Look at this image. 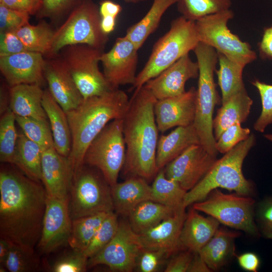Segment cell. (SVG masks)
Segmentation results:
<instances>
[{
    "instance_id": "6da1fadb",
    "label": "cell",
    "mask_w": 272,
    "mask_h": 272,
    "mask_svg": "<svg viewBox=\"0 0 272 272\" xmlns=\"http://www.w3.org/2000/svg\"><path fill=\"white\" fill-rule=\"evenodd\" d=\"M47 194L21 171L0 172V236L32 249L40 239Z\"/></svg>"
},
{
    "instance_id": "7a4b0ae2",
    "label": "cell",
    "mask_w": 272,
    "mask_h": 272,
    "mask_svg": "<svg viewBox=\"0 0 272 272\" xmlns=\"http://www.w3.org/2000/svg\"><path fill=\"white\" fill-rule=\"evenodd\" d=\"M157 101L143 86L134 91L123 118L126 146L124 173L147 181L154 179L159 171L156 163L159 130L154 113Z\"/></svg>"
},
{
    "instance_id": "3957f363",
    "label": "cell",
    "mask_w": 272,
    "mask_h": 272,
    "mask_svg": "<svg viewBox=\"0 0 272 272\" xmlns=\"http://www.w3.org/2000/svg\"><path fill=\"white\" fill-rule=\"evenodd\" d=\"M126 93L119 89L84 99L76 108L66 112L72 135L68 158L73 177L83 166L86 151L110 121L123 118L129 105Z\"/></svg>"
},
{
    "instance_id": "277c9868",
    "label": "cell",
    "mask_w": 272,
    "mask_h": 272,
    "mask_svg": "<svg viewBox=\"0 0 272 272\" xmlns=\"http://www.w3.org/2000/svg\"><path fill=\"white\" fill-rule=\"evenodd\" d=\"M251 133L220 159L217 160L206 175L192 189L187 191L183 200L186 208L205 199L213 190L222 188L247 195L252 190L251 183L242 172L244 160L255 144Z\"/></svg>"
},
{
    "instance_id": "5b68a950",
    "label": "cell",
    "mask_w": 272,
    "mask_h": 272,
    "mask_svg": "<svg viewBox=\"0 0 272 272\" xmlns=\"http://www.w3.org/2000/svg\"><path fill=\"white\" fill-rule=\"evenodd\" d=\"M198 65V86L196 89V111L193 122L200 145L211 154L217 156L216 140L213 121L215 106L220 98L214 81V72L218 62L217 50L199 42L193 50Z\"/></svg>"
},
{
    "instance_id": "8992f818",
    "label": "cell",
    "mask_w": 272,
    "mask_h": 272,
    "mask_svg": "<svg viewBox=\"0 0 272 272\" xmlns=\"http://www.w3.org/2000/svg\"><path fill=\"white\" fill-rule=\"evenodd\" d=\"M198 43L195 21L182 16L173 20L169 31L154 44L148 61L137 75L133 85L135 91L193 50Z\"/></svg>"
},
{
    "instance_id": "52a82bcc",
    "label": "cell",
    "mask_w": 272,
    "mask_h": 272,
    "mask_svg": "<svg viewBox=\"0 0 272 272\" xmlns=\"http://www.w3.org/2000/svg\"><path fill=\"white\" fill-rule=\"evenodd\" d=\"M101 19L99 7L91 0H83L54 30L48 55L54 56L64 47L78 44L102 50L108 37L101 29Z\"/></svg>"
},
{
    "instance_id": "ba28073f",
    "label": "cell",
    "mask_w": 272,
    "mask_h": 272,
    "mask_svg": "<svg viewBox=\"0 0 272 272\" xmlns=\"http://www.w3.org/2000/svg\"><path fill=\"white\" fill-rule=\"evenodd\" d=\"M72 220L113 212L111 186L96 168L84 164L74 176L69 197Z\"/></svg>"
},
{
    "instance_id": "9c48e42d",
    "label": "cell",
    "mask_w": 272,
    "mask_h": 272,
    "mask_svg": "<svg viewBox=\"0 0 272 272\" xmlns=\"http://www.w3.org/2000/svg\"><path fill=\"white\" fill-rule=\"evenodd\" d=\"M125 155L123 118L117 119L108 123L88 146L84 164L98 169L111 187L117 183Z\"/></svg>"
},
{
    "instance_id": "30bf717a",
    "label": "cell",
    "mask_w": 272,
    "mask_h": 272,
    "mask_svg": "<svg viewBox=\"0 0 272 272\" xmlns=\"http://www.w3.org/2000/svg\"><path fill=\"white\" fill-rule=\"evenodd\" d=\"M230 10L203 17L195 21L199 42L215 49L230 60L246 66L256 59V54L249 43L242 41L228 29L233 19Z\"/></svg>"
},
{
    "instance_id": "8fae6325",
    "label": "cell",
    "mask_w": 272,
    "mask_h": 272,
    "mask_svg": "<svg viewBox=\"0 0 272 272\" xmlns=\"http://www.w3.org/2000/svg\"><path fill=\"white\" fill-rule=\"evenodd\" d=\"M61 50L60 58L71 74L84 99L112 90L99 67L102 50L78 44L67 46Z\"/></svg>"
},
{
    "instance_id": "7c38bea8",
    "label": "cell",
    "mask_w": 272,
    "mask_h": 272,
    "mask_svg": "<svg viewBox=\"0 0 272 272\" xmlns=\"http://www.w3.org/2000/svg\"><path fill=\"white\" fill-rule=\"evenodd\" d=\"M246 195L224 193L217 188L192 208L211 216L219 223L251 235L258 233L254 220L255 201Z\"/></svg>"
},
{
    "instance_id": "4fadbf2b",
    "label": "cell",
    "mask_w": 272,
    "mask_h": 272,
    "mask_svg": "<svg viewBox=\"0 0 272 272\" xmlns=\"http://www.w3.org/2000/svg\"><path fill=\"white\" fill-rule=\"evenodd\" d=\"M143 248L138 235L128 222H119L118 230L112 240L96 254L88 259V267L99 264L114 271H132Z\"/></svg>"
},
{
    "instance_id": "5bb4252c",
    "label": "cell",
    "mask_w": 272,
    "mask_h": 272,
    "mask_svg": "<svg viewBox=\"0 0 272 272\" xmlns=\"http://www.w3.org/2000/svg\"><path fill=\"white\" fill-rule=\"evenodd\" d=\"M138 51L124 36L118 37L112 48L102 53L103 73L112 90L122 85H134L137 76Z\"/></svg>"
},
{
    "instance_id": "9a60e30c",
    "label": "cell",
    "mask_w": 272,
    "mask_h": 272,
    "mask_svg": "<svg viewBox=\"0 0 272 272\" xmlns=\"http://www.w3.org/2000/svg\"><path fill=\"white\" fill-rule=\"evenodd\" d=\"M217 160V156L201 145H193L167 164L164 172L167 178L177 181L188 191L206 175Z\"/></svg>"
},
{
    "instance_id": "2e32d148",
    "label": "cell",
    "mask_w": 272,
    "mask_h": 272,
    "mask_svg": "<svg viewBox=\"0 0 272 272\" xmlns=\"http://www.w3.org/2000/svg\"><path fill=\"white\" fill-rule=\"evenodd\" d=\"M69 205V199L47 195L41 235L37 245L42 252L49 253L68 243L72 223Z\"/></svg>"
},
{
    "instance_id": "e0dca14e",
    "label": "cell",
    "mask_w": 272,
    "mask_h": 272,
    "mask_svg": "<svg viewBox=\"0 0 272 272\" xmlns=\"http://www.w3.org/2000/svg\"><path fill=\"white\" fill-rule=\"evenodd\" d=\"M196 101V89L193 87L180 95L157 100L154 113L159 131L193 124Z\"/></svg>"
},
{
    "instance_id": "ac0fdd59",
    "label": "cell",
    "mask_w": 272,
    "mask_h": 272,
    "mask_svg": "<svg viewBox=\"0 0 272 272\" xmlns=\"http://www.w3.org/2000/svg\"><path fill=\"white\" fill-rule=\"evenodd\" d=\"M197 61L190 58L189 53L166 69L144 86L148 88L157 100L173 97L184 93L186 82L198 77Z\"/></svg>"
},
{
    "instance_id": "d6986e66",
    "label": "cell",
    "mask_w": 272,
    "mask_h": 272,
    "mask_svg": "<svg viewBox=\"0 0 272 272\" xmlns=\"http://www.w3.org/2000/svg\"><path fill=\"white\" fill-rule=\"evenodd\" d=\"M45 60L42 54L30 51L0 56V70L10 87L20 84L41 86L45 79Z\"/></svg>"
},
{
    "instance_id": "ffe728a7",
    "label": "cell",
    "mask_w": 272,
    "mask_h": 272,
    "mask_svg": "<svg viewBox=\"0 0 272 272\" xmlns=\"http://www.w3.org/2000/svg\"><path fill=\"white\" fill-rule=\"evenodd\" d=\"M182 207L159 224L138 234L143 249L161 251L168 257L180 251L179 238L186 214Z\"/></svg>"
},
{
    "instance_id": "44dd1931",
    "label": "cell",
    "mask_w": 272,
    "mask_h": 272,
    "mask_svg": "<svg viewBox=\"0 0 272 272\" xmlns=\"http://www.w3.org/2000/svg\"><path fill=\"white\" fill-rule=\"evenodd\" d=\"M44 76L49 91L65 112L76 108L83 102L82 95L60 58L45 60Z\"/></svg>"
},
{
    "instance_id": "7402d4cb",
    "label": "cell",
    "mask_w": 272,
    "mask_h": 272,
    "mask_svg": "<svg viewBox=\"0 0 272 272\" xmlns=\"http://www.w3.org/2000/svg\"><path fill=\"white\" fill-rule=\"evenodd\" d=\"M73 173L67 157L54 147L43 151L41 181L49 196L69 199Z\"/></svg>"
},
{
    "instance_id": "603a6c76",
    "label": "cell",
    "mask_w": 272,
    "mask_h": 272,
    "mask_svg": "<svg viewBox=\"0 0 272 272\" xmlns=\"http://www.w3.org/2000/svg\"><path fill=\"white\" fill-rule=\"evenodd\" d=\"M220 223L214 218L205 217L193 208L186 214L179 238L181 250L198 253L218 229Z\"/></svg>"
},
{
    "instance_id": "cb8c5ba5",
    "label": "cell",
    "mask_w": 272,
    "mask_h": 272,
    "mask_svg": "<svg viewBox=\"0 0 272 272\" xmlns=\"http://www.w3.org/2000/svg\"><path fill=\"white\" fill-rule=\"evenodd\" d=\"M114 210L117 214L128 216L140 203L152 200V188L148 181L139 176H130L111 187Z\"/></svg>"
},
{
    "instance_id": "d4e9b609",
    "label": "cell",
    "mask_w": 272,
    "mask_h": 272,
    "mask_svg": "<svg viewBox=\"0 0 272 272\" xmlns=\"http://www.w3.org/2000/svg\"><path fill=\"white\" fill-rule=\"evenodd\" d=\"M44 91L37 84H20L10 87L9 107L16 116L48 120L42 106Z\"/></svg>"
},
{
    "instance_id": "484cf974",
    "label": "cell",
    "mask_w": 272,
    "mask_h": 272,
    "mask_svg": "<svg viewBox=\"0 0 272 272\" xmlns=\"http://www.w3.org/2000/svg\"><path fill=\"white\" fill-rule=\"evenodd\" d=\"M200 144V139L193 124L176 127L158 140L156 163L160 170L182 154L190 146Z\"/></svg>"
},
{
    "instance_id": "4316f807",
    "label": "cell",
    "mask_w": 272,
    "mask_h": 272,
    "mask_svg": "<svg viewBox=\"0 0 272 272\" xmlns=\"http://www.w3.org/2000/svg\"><path fill=\"white\" fill-rule=\"evenodd\" d=\"M42 103L51 128L54 147L59 154L68 157L71 150L72 135L66 112L48 89L44 91Z\"/></svg>"
},
{
    "instance_id": "83f0119b",
    "label": "cell",
    "mask_w": 272,
    "mask_h": 272,
    "mask_svg": "<svg viewBox=\"0 0 272 272\" xmlns=\"http://www.w3.org/2000/svg\"><path fill=\"white\" fill-rule=\"evenodd\" d=\"M253 101L244 89L231 97L218 110L213 121L214 134L216 140L222 133L232 125L246 121Z\"/></svg>"
},
{
    "instance_id": "f1b7e54d",
    "label": "cell",
    "mask_w": 272,
    "mask_h": 272,
    "mask_svg": "<svg viewBox=\"0 0 272 272\" xmlns=\"http://www.w3.org/2000/svg\"><path fill=\"white\" fill-rule=\"evenodd\" d=\"M239 232L219 229L198 254L213 271L226 264L235 255V239Z\"/></svg>"
},
{
    "instance_id": "f546056e",
    "label": "cell",
    "mask_w": 272,
    "mask_h": 272,
    "mask_svg": "<svg viewBox=\"0 0 272 272\" xmlns=\"http://www.w3.org/2000/svg\"><path fill=\"white\" fill-rule=\"evenodd\" d=\"M179 0H154L147 14L139 22L129 27L125 36L139 49L158 27L166 11Z\"/></svg>"
},
{
    "instance_id": "4dcf8cb0",
    "label": "cell",
    "mask_w": 272,
    "mask_h": 272,
    "mask_svg": "<svg viewBox=\"0 0 272 272\" xmlns=\"http://www.w3.org/2000/svg\"><path fill=\"white\" fill-rule=\"evenodd\" d=\"M177 209L147 200L140 203L130 213L128 222L132 230L140 234L159 224Z\"/></svg>"
},
{
    "instance_id": "1f68e13d",
    "label": "cell",
    "mask_w": 272,
    "mask_h": 272,
    "mask_svg": "<svg viewBox=\"0 0 272 272\" xmlns=\"http://www.w3.org/2000/svg\"><path fill=\"white\" fill-rule=\"evenodd\" d=\"M42 152L37 144L21 132L18 134L13 165L28 177L39 182L41 181Z\"/></svg>"
},
{
    "instance_id": "d6a6232c",
    "label": "cell",
    "mask_w": 272,
    "mask_h": 272,
    "mask_svg": "<svg viewBox=\"0 0 272 272\" xmlns=\"http://www.w3.org/2000/svg\"><path fill=\"white\" fill-rule=\"evenodd\" d=\"M218 52L219 69L216 70L223 103L233 95L245 89L242 73L245 66L233 61Z\"/></svg>"
},
{
    "instance_id": "836d02e7",
    "label": "cell",
    "mask_w": 272,
    "mask_h": 272,
    "mask_svg": "<svg viewBox=\"0 0 272 272\" xmlns=\"http://www.w3.org/2000/svg\"><path fill=\"white\" fill-rule=\"evenodd\" d=\"M151 188L152 200L175 210L184 207L187 191L177 181L167 178L163 169L154 178Z\"/></svg>"
},
{
    "instance_id": "e575fe53",
    "label": "cell",
    "mask_w": 272,
    "mask_h": 272,
    "mask_svg": "<svg viewBox=\"0 0 272 272\" xmlns=\"http://www.w3.org/2000/svg\"><path fill=\"white\" fill-rule=\"evenodd\" d=\"M15 32L28 51L49 55L54 31L46 22L35 25L28 23Z\"/></svg>"
},
{
    "instance_id": "d590c367",
    "label": "cell",
    "mask_w": 272,
    "mask_h": 272,
    "mask_svg": "<svg viewBox=\"0 0 272 272\" xmlns=\"http://www.w3.org/2000/svg\"><path fill=\"white\" fill-rule=\"evenodd\" d=\"M109 213H101L72 220L68 244L72 249L85 252L97 230Z\"/></svg>"
},
{
    "instance_id": "8d00e7d4",
    "label": "cell",
    "mask_w": 272,
    "mask_h": 272,
    "mask_svg": "<svg viewBox=\"0 0 272 272\" xmlns=\"http://www.w3.org/2000/svg\"><path fill=\"white\" fill-rule=\"evenodd\" d=\"M178 11L186 19L195 21L207 15L230 9L231 0H179Z\"/></svg>"
},
{
    "instance_id": "74e56055",
    "label": "cell",
    "mask_w": 272,
    "mask_h": 272,
    "mask_svg": "<svg viewBox=\"0 0 272 272\" xmlns=\"http://www.w3.org/2000/svg\"><path fill=\"white\" fill-rule=\"evenodd\" d=\"M16 116L9 108L0 120V161L14 164L18 133L15 127Z\"/></svg>"
},
{
    "instance_id": "f35d334b",
    "label": "cell",
    "mask_w": 272,
    "mask_h": 272,
    "mask_svg": "<svg viewBox=\"0 0 272 272\" xmlns=\"http://www.w3.org/2000/svg\"><path fill=\"white\" fill-rule=\"evenodd\" d=\"M16 121L26 137L37 144L42 151L54 147L52 134L48 120L16 116Z\"/></svg>"
},
{
    "instance_id": "ab89813d",
    "label": "cell",
    "mask_w": 272,
    "mask_h": 272,
    "mask_svg": "<svg viewBox=\"0 0 272 272\" xmlns=\"http://www.w3.org/2000/svg\"><path fill=\"white\" fill-rule=\"evenodd\" d=\"M38 258L32 249L11 242L5 266L11 272H29L39 266Z\"/></svg>"
},
{
    "instance_id": "60d3db41",
    "label": "cell",
    "mask_w": 272,
    "mask_h": 272,
    "mask_svg": "<svg viewBox=\"0 0 272 272\" xmlns=\"http://www.w3.org/2000/svg\"><path fill=\"white\" fill-rule=\"evenodd\" d=\"M119 221L117 214L109 213L104 220L84 253L89 258L102 249L115 235Z\"/></svg>"
},
{
    "instance_id": "b9f144b4",
    "label": "cell",
    "mask_w": 272,
    "mask_h": 272,
    "mask_svg": "<svg viewBox=\"0 0 272 272\" xmlns=\"http://www.w3.org/2000/svg\"><path fill=\"white\" fill-rule=\"evenodd\" d=\"M251 83L259 93L262 105L261 113L255 122L253 127L255 130L263 132L266 127L272 123V85L258 80Z\"/></svg>"
},
{
    "instance_id": "7bdbcfd3",
    "label": "cell",
    "mask_w": 272,
    "mask_h": 272,
    "mask_svg": "<svg viewBox=\"0 0 272 272\" xmlns=\"http://www.w3.org/2000/svg\"><path fill=\"white\" fill-rule=\"evenodd\" d=\"M236 123L226 129L216 140V148L218 152L225 154L250 134V129Z\"/></svg>"
},
{
    "instance_id": "ee69618b",
    "label": "cell",
    "mask_w": 272,
    "mask_h": 272,
    "mask_svg": "<svg viewBox=\"0 0 272 272\" xmlns=\"http://www.w3.org/2000/svg\"><path fill=\"white\" fill-rule=\"evenodd\" d=\"M73 250L58 259L52 266L54 272H84L88 267V258L84 252Z\"/></svg>"
},
{
    "instance_id": "f6af8a7d",
    "label": "cell",
    "mask_w": 272,
    "mask_h": 272,
    "mask_svg": "<svg viewBox=\"0 0 272 272\" xmlns=\"http://www.w3.org/2000/svg\"><path fill=\"white\" fill-rule=\"evenodd\" d=\"M30 14L0 5V32L16 31L29 23Z\"/></svg>"
},
{
    "instance_id": "bcb514c9",
    "label": "cell",
    "mask_w": 272,
    "mask_h": 272,
    "mask_svg": "<svg viewBox=\"0 0 272 272\" xmlns=\"http://www.w3.org/2000/svg\"><path fill=\"white\" fill-rule=\"evenodd\" d=\"M83 0H42L36 15L39 18L55 19L75 8Z\"/></svg>"
},
{
    "instance_id": "7dc6e473",
    "label": "cell",
    "mask_w": 272,
    "mask_h": 272,
    "mask_svg": "<svg viewBox=\"0 0 272 272\" xmlns=\"http://www.w3.org/2000/svg\"><path fill=\"white\" fill-rule=\"evenodd\" d=\"M0 34V56L28 51L16 32L7 31Z\"/></svg>"
},
{
    "instance_id": "c3c4849f",
    "label": "cell",
    "mask_w": 272,
    "mask_h": 272,
    "mask_svg": "<svg viewBox=\"0 0 272 272\" xmlns=\"http://www.w3.org/2000/svg\"><path fill=\"white\" fill-rule=\"evenodd\" d=\"M167 256L162 251L143 249L139 257L137 265L142 272H155L164 258Z\"/></svg>"
},
{
    "instance_id": "681fc988",
    "label": "cell",
    "mask_w": 272,
    "mask_h": 272,
    "mask_svg": "<svg viewBox=\"0 0 272 272\" xmlns=\"http://www.w3.org/2000/svg\"><path fill=\"white\" fill-rule=\"evenodd\" d=\"M257 218L263 234L267 238H272V197L259 203Z\"/></svg>"
},
{
    "instance_id": "f907efd6",
    "label": "cell",
    "mask_w": 272,
    "mask_h": 272,
    "mask_svg": "<svg viewBox=\"0 0 272 272\" xmlns=\"http://www.w3.org/2000/svg\"><path fill=\"white\" fill-rule=\"evenodd\" d=\"M194 253L187 250L174 254L168 262L165 272H188Z\"/></svg>"
},
{
    "instance_id": "816d5d0a",
    "label": "cell",
    "mask_w": 272,
    "mask_h": 272,
    "mask_svg": "<svg viewBox=\"0 0 272 272\" xmlns=\"http://www.w3.org/2000/svg\"><path fill=\"white\" fill-rule=\"evenodd\" d=\"M42 0H0V5L6 7L26 12L30 15L36 14Z\"/></svg>"
},
{
    "instance_id": "f5cc1de1",
    "label": "cell",
    "mask_w": 272,
    "mask_h": 272,
    "mask_svg": "<svg viewBox=\"0 0 272 272\" xmlns=\"http://www.w3.org/2000/svg\"><path fill=\"white\" fill-rule=\"evenodd\" d=\"M238 263L243 269L256 272L259 266L260 261L257 255L252 252H246L237 256Z\"/></svg>"
},
{
    "instance_id": "db71d44e",
    "label": "cell",
    "mask_w": 272,
    "mask_h": 272,
    "mask_svg": "<svg viewBox=\"0 0 272 272\" xmlns=\"http://www.w3.org/2000/svg\"><path fill=\"white\" fill-rule=\"evenodd\" d=\"M259 50L263 58L272 59V26L264 29Z\"/></svg>"
},
{
    "instance_id": "11a10c76",
    "label": "cell",
    "mask_w": 272,
    "mask_h": 272,
    "mask_svg": "<svg viewBox=\"0 0 272 272\" xmlns=\"http://www.w3.org/2000/svg\"><path fill=\"white\" fill-rule=\"evenodd\" d=\"M121 10L120 5L109 0L102 1L99 6L101 17L112 16L116 18Z\"/></svg>"
},
{
    "instance_id": "9f6ffc18",
    "label": "cell",
    "mask_w": 272,
    "mask_h": 272,
    "mask_svg": "<svg viewBox=\"0 0 272 272\" xmlns=\"http://www.w3.org/2000/svg\"><path fill=\"white\" fill-rule=\"evenodd\" d=\"M212 271L198 253H194L188 272H210Z\"/></svg>"
},
{
    "instance_id": "6f0895ef",
    "label": "cell",
    "mask_w": 272,
    "mask_h": 272,
    "mask_svg": "<svg viewBox=\"0 0 272 272\" xmlns=\"http://www.w3.org/2000/svg\"><path fill=\"white\" fill-rule=\"evenodd\" d=\"M11 246V241L3 238H0V265L5 266Z\"/></svg>"
},
{
    "instance_id": "680465c9",
    "label": "cell",
    "mask_w": 272,
    "mask_h": 272,
    "mask_svg": "<svg viewBox=\"0 0 272 272\" xmlns=\"http://www.w3.org/2000/svg\"><path fill=\"white\" fill-rule=\"evenodd\" d=\"M101 17V29L105 34L108 35L115 29L116 18L112 16Z\"/></svg>"
},
{
    "instance_id": "91938a15",
    "label": "cell",
    "mask_w": 272,
    "mask_h": 272,
    "mask_svg": "<svg viewBox=\"0 0 272 272\" xmlns=\"http://www.w3.org/2000/svg\"><path fill=\"white\" fill-rule=\"evenodd\" d=\"M3 88L1 90V115L5 113L9 108L7 104V98L6 93Z\"/></svg>"
},
{
    "instance_id": "94428289",
    "label": "cell",
    "mask_w": 272,
    "mask_h": 272,
    "mask_svg": "<svg viewBox=\"0 0 272 272\" xmlns=\"http://www.w3.org/2000/svg\"><path fill=\"white\" fill-rule=\"evenodd\" d=\"M147 0H124V1L127 3H137L143 1H145Z\"/></svg>"
},
{
    "instance_id": "6125c7cd",
    "label": "cell",
    "mask_w": 272,
    "mask_h": 272,
    "mask_svg": "<svg viewBox=\"0 0 272 272\" xmlns=\"http://www.w3.org/2000/svg\"><path fill=\"white\" fill-rule=\"evenodd\" d=\"M264 137L265 139L272 142V134H265Z\"/></svg>"
}]
</instances>
